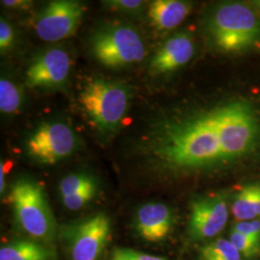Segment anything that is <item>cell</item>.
Instances as JSON below:
<instances>
[{"mask_svg": "<svg viewBox=\"0 0 260 260\" xmlns=\"http://www.w3.org/2000/svg\"><path fill=\"white\" fill-rule=\"evenodd\" d=\"M111 223L105 214L85 220L75 228L71 241L73 260H99L110 236Z\"/></svg>", "mask_w": 260, "mask_h": 260, "instance_id": "cell-10", "label": "cell"}, {"mask_svg": "<svg viewBox=\"0 0 260 260\" xmlns=\"http://www.w3.org/2000/svg\"><path fill=\"white\" fill-rule=\"evenodd\" d=\"M201 260H241V254L233 243L224 239H217L200 250Z\"/></svg>", "mask_w": 260, "mask_h": 260, "instance_id": "cell-16", "label": "cell"}, {"mask_svg": "<svg viewBox=\"0 0 260 260\" xmlns=\"http://www.w3.org/2000/svg\"><path fill=\"white\" fill-rule=\"evenodd\" d=\"M230 241L233 243V246L240 252V254L247 258L255 256L260 250V243L251 240L249 237L234 230L231 234Z\"/></svg>", "mask_w": 260, "mask_h": 260, "instance_id": "cell-19", "label": "cell"}, {"mask_svg": "<svg viewBox=\"0 0 260 260\" xmlns=\"http://www.w3.org/2000/svg\"><path fill=\"white\" fill-rule=\"evenodd\" d=\"M260 121L250 103L234 101L156 124L141 150L155 165L190 171L219 166L254 151Z\"/></svg>", "mask_w": 260, "mask_h": 260, "instance_id": "cell-1", "label": "cell"}, {"mask_svg": "<svg viewBox=\"0 0 260 260\" xmlns=\"http://www.w3.org/2000/svg\"><path fill=\"white\" fill-rule=\"evenodd\" d=\"M234 231L244 234L253 241L260 243V221H244L234 225Z\"/></svg>", "mask_w": 260, "mask_h": 260, "instance_id": "cell-23", "label": "cell"}, {"mask_svg": "<svg viewBox=\"0 0 260 260\" xmlns=\"http://www.w3.org/2000/svg\"><path fill=\"white\" fill-rule=\"evenodd\" d=\"M193 38L188 33H178L168 39L152 57L149 71L155 75H164L186 65L194 55Z\"/></svg>", "mask_w": 260, "mask_h": 260, "instance_id": "cell-11", "label": "cell"}, {"mask_svg": "<svg viewBox=\"0 0 260 260\" xmlns=\"http://www.w3.org/2000/svg\"><path fill=\"white\" fill-rule=\"evenodd\" d=\"M2 5L5 7L9 8H14V9H23V8H28L32 5L31 1H26V0H4L1 1Z\"/></svg>", "mask_w": 260, "mask_h": 260, "instance_id": "cell-25", "label": "cell"}, {"mask_svg": "<svg viewBox=\"0 0 260 260\" xmlns=\"http://www.w3.org/2000/svg\"><path fill=\"white\" fill-rule=\"evenodd\" d=\"M77 147L75 131L59 121L42 122L26 141L28 155L40 164L54 165Z\"/></svg>", "mask_w": 260, "mask_h": 260, "instance_id": "cell-6", "label": "cell"}, {"mask_svg": "<svg viewBox=\"0 0 260 260\" xmlns=\"http://www.w3.org/2000/svg\"><path fill=\"white\" fill-rule=\"evenodd\" d=\"M15 34L9 22L4 19L0 20V50L6 52L14 44Z\"/></svg>", "mask_w": 260, "mask_h": 260, "instance_id": "cell-24", "label": "cell"}, {"mask_svg": "<svg viewBox=\"0 0 260 260\" xmlns=\"http://www.w3.org/2000/svg\"><path fill=\"white\" fill-rule=\"evenodd\" d=\"M91 190H98L94 178L87 174H73L64 177L59 186L61 198L78 195Z\"/></svg>", "mask_w": 260, "mask_h": 260, "instance_id": "cell-17", "label": "cell"}, {"mask_svg": "<svg viewBox=\"0 0 260 260\" xmlns=\"http://www.w3.org/2000/svg\"><path fill=\"white\" fill-rule=\"evenodd\" d=\"M111 260H167L166 258L150 255L144 252L134 251L131 249H123L119 248L113 251Z\"/></svg>", "mask_w": 260, "mask_h": 260, "instance_id": "cell-21", "label": "cell"}, {"mask_svg": "<svg viewBox=\"0 0 260 260\" xmlns=\"http://www.w3.org/2000/svg\"><path fill=\"white\" fill-rule=\"evenodd\" d=\"M129 101V90L124 85L103 78L89 80L79 94L84 111L103 133H111L119 127Z\"/></svg>", "mask_w": 260, "mask_h": 260, "instance_id": "cell-3", "label": "cell"}, {"mask_svg": "<svg viewBox=\"0 0 260 260\" xmlns=\"http://www.w3.org/2000/svg\"><path fill=\"white\" fill-rule=\"evenodd\" d=\"M214 46L226 53H238L260 44V19L249 6L233 2L217 7L208 21Z\"/></svg>", "mask_w": 260, "mask_h": 260, "instance_id": "cell-2", "label": "cell"}, {"mask_svg": "<svg viewBox=\"0 0 260 260\" xmlns=\"http://www.w3.org/2000/svg\"><path fill=\"white\" fill-rule=\"evenodd\" d=\"M22 103L19 88L7 78L0 80V110L3 114H14Z\"/></svg>", "mask_w": 260, "mask_h": 260, "instance_id": "cell-18", "label": "cell"}, {"mask_svg": "<svg viewBox=\"0 0 260 260\" xmlns=\"http://www.w3.org/2000/svg\"><path fill=\"white\" fill-rule=\"evenodd\" d=\"M104 4L111 9L135 15L143 10L146 2L141 0H110L105 1Z\"/></svg>", "mask_w": 260, "mask_h": 260, "instance_id": "cell-20", "label": "cell"}, {"mask_svg": "<svg viewBox=\"0 0 260 260\" xmlns=\"http://www.w3.org/2000/svg\"><path fill=\"white\" fill-rule=\"evenodd\" d=\"M96 191L98 190H91V191L85 192L82 194L66 197L62 199V201L68 209L73 210V211L79 210L93 200L94 196L96 194Z\"/></svg>", "mask_w": 260, "mask_h": 260, "instance_id": "cell-22", "label": "cell"}, {"mask_svg": "<svg viewBox=\"0 0 260 260\" xmlns=\"http://www.w3.org/2000/svg\"><path fill=\"white\" fill-rule=\"evenodd\" d=\"M174 216L171 208L162 203L142 205L135 216V229L140 236L150 242L165 239L171 233Z\"/></svg>", "mask_w": 260, "mask_h": 260, "instance_id": "cell-12", "label": "cell"}, {"mask_svg": "<svg viewBox=\"0 0 260 260\" xmlns=\"http://www.w3.org/2000/svg\"><path fill=\"white\" fill-rule=\"evenodd\" d=\"M94 58L108 68L139 63L146 56L139 33L126 24H112L98 30L91 41Z\"/></svg>", "mask_w": 260, "mask_h": 260, "instance_id": "cell-5", "label": "cell"}, {"mask_svg": "<svg viewBox=\"0 0 260 260\" xmlns=\"http://www.w3.org/2000/svg\"><path fill=\"white\" fill-rule=\"evenodd\" d=\"M9 199L15 218L24 233L39 240H52L55 221L41 186L29 179H19L12 186Z\"/></svg>", "mask_w": 260, "mask_h": 260, "instance_id": "cell-4", "label": "cell"}, {"mask_svg": "<svg viewBox=\"0 0 260 260\" xmlns=\"http://www.w3.org/2000/svg\"><path fill=\"white\" fill-rule=\"evenodd\" d=\"M71 70V57L63 48H51L29 66L25 83L32 89H57L65 85Z\"/></svg>", "mask_w": 260, "mask_h": 260, "instance_id": "cell-9", "label": "cell"}, {"mask_svg": "<svg viewBox=\"0 0 260 260\" xmlns=\"http://www.w3.org/2000/svg\"><path fill=\"white\" fill-rule=\"evenodd\" d=\"M192 10V4L181 0H154L149 4V20L160 31L177 27Z\"/></svg>", "mask_w": 260, "mask_h": 260, "instance_id": "cell-13", "label": "cell"}, {"mask_svg": "<svg viewBox=\"0 0 260 260\" xmlns=\"http://www.w3.org/2000/svg\"><path fill=\"white\" fill-rule=\"evenodd\" d=\"M53 252L37 242H12L0 249V260H53Z\"/></svg>", "mask_w": 260, "mask_h": 260, "instance_id": "cell-14", "label": "cell"}, {"mask_svg": "<svg viewBox=\"0 0 260 260\" xmlns=\"http://www.w3.org/2000/svg\"><path fill=\"white\" fill-rule=\"evenodd\" d=\"M252 6L256 9V11L258 12V14H260V0H256V1H252L251 2Z\"/></svg>", "mask_w": 260, "mask_h": 260, "instance_id": "cell-27", "label": "cell"}, {"mask_svg": "<svg viewBox=\"0 0 260 260\" xmlns=\"http://www.w3.org/2000/svg\"><path fill=\"white\" fill-rule=\"evenodd\" d=\"M84 15L82 3L74 0H55L41 11L35 22L38 37L57 42L75 35Z\"/></svg>", "mask_w": 260, "mask_h": 260, "instance_id": "cell-7", "label": "cell"}, {"mask_svg": "<svg viewBox=\"0 0 260 260\" xmlns=\"http://www.w3.org/2000/svg\"><path fill=\"white\" fill-rule=\"evenodd\" d=\"M229 221V208L222 195L201 198L191 205L189 234L197 241L210 239L223 231Z\"/></svg>", "mask_w": 260, "mask_h": 260, "instance_id": "cell-8", "label": "cell"}, {"mask_svg": "<svg viewBox=\"0 0 260 260\" xmlns=\"http://www.w3.org/2000/svg\"><path fill=\"white\" fill-rule=\"evenodd\" d=\"M5 177H6L5 165H4V164H3V162L1 161V164H0V192H1V194L4 192V190H5V186H6Z\"/></svg>", "mask_w": 260, "mask_h": 260, "instance_id": "cell-26", "label": "cell"}, {"mask_svg": "<svg viewBox=\"0 0 260 260\" xmlns=\"http://www.w3.org/2000/svg\"><path fill=\"white\" fill-rule=\"evenodd\" d=\"M233 213L239 221H251L260 217V183L242 188L233 201Z\"/></svg>", "mask_w": 260, "mask_h": 260, "instance_id": "cell-15", "label": "cell"}]
</instances>
